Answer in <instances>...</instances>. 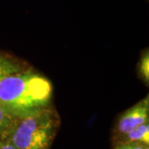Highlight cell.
Wrapping results in <instances>:
<instances>
[{
    "label": "cell",
    "instance_id": "1",
    "mask_svg": "<svg viewBox=\"0 0 149 149\" xmlns=\"http://www.w3.org/2000/svg\"><path fill=\"white\" fill-rule=\"evenodd\" d=\"M52 93L47 77L27 68L0 81V105L12 117L22 118L51 106Z\"/></svg>",
    "mask_w": 149,
    "mask_h": 149
},
{
    "label": "cell",
    "instance_id": "2",
    "mask_svg": "<svg viewBox=\"0 0 149 149\" xmlns=\"http://www.w3.org/2000/svg\"><path fill=\"white\" fill-rule=\"evenodd\" d=\"M60 125V117L50 106L16 122L6 140L17 149H50Z\"/></svg>",
    "mask_w": 149,
    "mask_h": 149
},
{
    "label": "cell",
    "instance_id": "3",
    "mask_svg": "<svg viewBox=\"0 0 149 149\" xmlns=\"http://www.w3.org/2000/svg\"><path fill=\"white\" fill-rule=\"evenodd\" d=\"M148 120L149 100L148 96H147L124 111L119 117L115 128L116 139L124 136L140 125L148 123Z\"/></svg>",
    "mask_w": 149,
    "mask_h": 149
},
{
    "label": "cell",
    "instance_id": "4",
    "mask_svg": "<svg viewBox=\"0 0 149 149\" xmlns=\"http://www.w3.org/2000/svg\"><path fill=\"white\" fill-rule=\"evenodd\" d=\"M27 69L26 65L17 59L0 52V81L10 74Z\"/></svg>",
    "mask_w": 149,
    "mask_h": 149
},
{
    "label": "cell",
    "instance_id": "5",
    "mask_svg": "<svg viewBox=\"0 0 149 149\" xmlns=\"http://www.w3.org/2000/svg\"><path fill=\"white\" fill-rule=\"evenodd\" d=\"M139 142L149 144V124L148 123H143L133 129L124 136L117 139V143H132Z\"/></svg>",
    "mask_w": 149,
    "mask_h": 149
},
{
    "label": "cell",
    "instance_id": "6",
    "mask_svg": "<svg viewBox=\"0 0 149 149\" xmlns=\"http://www.w3.org/2000/svg\"><path fill=\"white\" fill-rule=\"evenodd\" d=\"M16 119L8 113L0 105V140H6L8 139Z\"/></svg>",
    "mask_w": 149,
    "mask_h": 149
},
{
    "label": "cell",
    "instance_id": "7",
    "mask_svg": "<svg viewBox=\"0 0 149 149\" xmlns=\"http://www.w3.org/2000/svg\"><path fill=\"white\" fill-rule=\"evenodd\" d=\"M140 76L144 80V82L148 84L149 81V53L148 51L145 52L140 59L139 66Z\"/></svg>",
    "mask_w": 149,
    "mask_h": 149
},
{
    "label": "cell",
    "instance_id": "8",
    "mask_svg": "<svg viewBox=\"0 0 149 149\" xmlns=\"http://www.w3.org/2000/svg\"><path fill=\"white\" fill-rule=\"evenodd\" d=\"M0 149H17L8 140H0Z\"/></svg>",
    "mask_w": 149,
    "mask_h": 149
},
{
    "label": "cell",
    "instance_id": "9",
    "mask_svg": "<svg viewBox=\"0 0 149 149\" xmlns=\"http://www.w3.org/2000/svg\"><path fill=\"white\" fill-rule=\"evenodd\" d=\"M131 149H148V145L139 142H132Z\"/></svg>",
    "mask_w": 149,
    "mask_h": 149
},
{
    "label": "cell",
    "instance_id": "10",
    "mask_svg": "<svg viewBox=\"0 0 149 149\" xmlns=\"http://www.w3.org/2000/svg\"><path fill=\"white\" fill-rule=\"evenodd\" d=\"M114 149H131V143H117Z\"/></svg>",
    "mask_w": 149,
    "mask_h": 149
}]
</instances>
